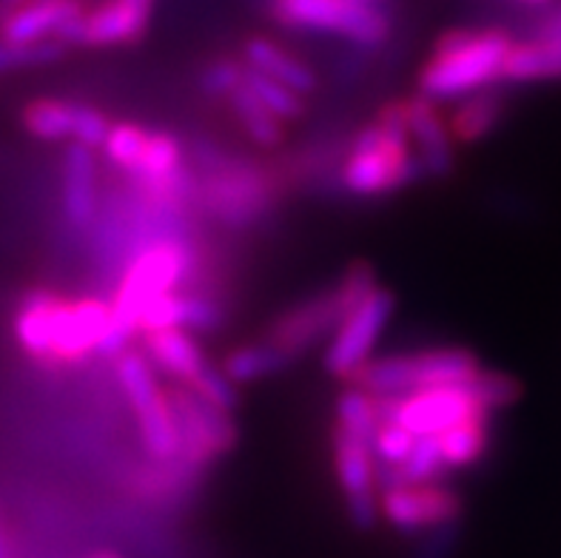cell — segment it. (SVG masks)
<instances>
[{
  "label": "cell",
  "mask_w": 561,
  "mask_h": 558,
  "mask_svg": "<svg viewBox=\"0 0 561 558\" xmlns=\"http://www.w3.org/2000/svg\"><path fill=\"white\" fill-rule=\"evenodd\" d=\"M112 305L98 297L66 299L51 291H32L18 305L14 337L32 360L71 365L103 354L112 337Z\"/></svg>",
  "instance_id": "6da1fadb"
},
{
  "label": "cell",
  "mask_w": 561,
  "mask_h": 558,
  "mask_svg": "<svg viewBox=\"0 0 561 558\" xmlns=\"http://www.w3.org/2000/svg\"><path fill=\"white\" fill-rule=\"evenodd\" d=\"M420 174V160L408 140L405 100H393L351 143L340 180L356 197H382L405 189Z\"/></svg>",
  "instance_id": "7a4b0ae2"
},
{
  "label": "cell",
  "mask_w": 561,
  "mask_h": 558,
  "mask_svg": "<svg viewBox=\"0 0 561 558\" xmlns=\"http://www.w3.org/2000/svg\"><path fill=\"white\" fill-rule=\"evenodd\" d=\"M194 251L178 237L151 240L126 262L123 280L114 291L112 305V337H108L103 354H123L128 340L137 333V319L146 311V305L154 299L169 297L185 276L192 274Z\"/></svg>",
  "instance_id": "3957f363"
},
{
  "label": "cell",
  "mask_w": 561,
  "mask_h": 558,
  "mask_svg": "<svg viewBox=\"0 0 561 558\" xmlns=\"http://www.w3.org/2000/svg\"><path fill=\"white\" fill-rule=\"evenodd\" d=\"M513 41L499 29H450L436 41L420 69V94L427 100H462L496 83Z\"/></svg>",
  "instance_id": "277c9868"
},
{
  "label": "cell",
  "mask_w": 561,
  "mask_h": 558,
  "mask_svg": "<svg viewBox=\"0 0 561 558\" xmlns=\"http://www.w3.org/2000/svg\"><path fill=\"white\" fill-rule=\"evenodd\" d=\"M374 288H377V276H374L368 265L359 262V265H354L348 274L342 276L334 288L322 291L317 297L294 305L283 317L274 319L263 340L291 365L297 356L306 354L313 342L322 340L325 333H334L342 317Z\"/></svg>",
  "instance_id": "5b68a950"
},
{
  "label": "cell",
  "mask_w": 561,
  "mask_h": 558,
  "mask_svg": "<svg viewBox=\"0 0 561 558\" xmlns=\"http://www.w3.org/2000/svg\"><path fill=\"white\" fill-rule=\"evenodd\" d=\"M479 371H482L479 360L465 348H436L420 354L368 360L351 376V382L370 396H405L425 388L470 385Z\"/></svg>",
  "instance_id": "8992f818"
},
{
  "label": "cell",
  "mask_w": 561,
  "mask_h": 558,
  "mask_svg": "<svg viewBox=\"0 0 561 558\" xmlns=\"http://www.w3.org/2000/svg\"><path fill=\"white\" fill-rule=\"evenodd\" d=\"M271 18L279 26L340 35L363 49H377L391 37V18L382 7L354 0H274Z\"/></svg>",
  "instance_id": "52a82bcc"
},
{
  "label": "cell",
  "mask_w": 561,
  "mask_h": 558,
  "mask_svg": "<svg viewBox=\"0 0 561 558\" xmlns=\"http://www.w3.org/2000/svg\"><path fill=\"white\" fill-rule=\"evenodd\" d=\"M374 399L382 422L402 424L416 439L442 436L450 428L491 417L479 405L470 385H445V388L413 390L405 396H374Z\"/></svg>",
  "instance_id": "ba28073f"
},
{
  "label": "cell",
  "mask_w": 561,
  "mask_h": 558,
  "mask_svg": "<svg viewBox=\"0 0 561 558\" xmlns=\"http://www.w3.org/2000/svg\"><path fill=\"white\" fill-rule=\"evenodd\" d=\"M117 379H121L128 405L135 410L142 447L149 453V459H154L157 465H174L180 453L178 424L171 413L169 394H163L157 385L149 360L135 351H123L117 360Z\"/></svg>",
  "instance_id": "9c48e42d"
},
{
  "label": "cell",
  "mask_w": 561,
  "mask_h": 558,
  "mask_svg": "<svg viewBox=\"0 0 561 558\" xmlns=\"http://www.w3.org/2000/svg\"><path fill=\"white\" fill-rule=\"evenodd\" d=\"M268 174L240 160H220L208 166L199 183V205L208 217L228 228H245L263 217L271 205Z\"/></svg>",
  "instance_id": "30bf717a"
},
{
  "label": "cell",
  "mask_w": 561,
  "mask_h": 558,
  "mask_svg": "<svg viewBox=\"0 0 561 558\" xmlns=\"http://www.w3.org/2000/svg\"><path fill=\"white\" fill-rule=\"evenodd\" d=\"M169 405L180 436V453L174 462L178 474H197L199 467L211 465L217 456L234 447L237 431L226 410L214 408L188 388L169 390Z\"/></svg>",
  "instance_id": "8fae6325"
},
{
  "label": "cell",
  "mask_w": 561,
  "mask_h": 558,
  "mask_svg": "<svg viewBox=\"0 0 561 558\" xmlns=\"http://www.w3.org/2000/svg\"><path fill=\"white\" fill-rule=\"evenodd\" d=\"M393 308H397V299H393L391 291L377 285L370 294H365L342 317L334 337L328 342L325 356H322V365H325L328 374L336 376V379H351L356 371L363 368L370 354H374V348H377L388 322H391Z\"/></svg>",
  "instance_id": "7c38bea8"
},
{
  "label": "cell",
  "mask_w": 561,
  "mask_h": 558,
  "mask_svg": "<svg viewBox=\"0 0 561 558\" xmlns=\"http://www.w3.org/2000/svg\"><path fill=\"white\" fill-rule=\"evenodd\" d=\"M334 470L356 531H374L379 522V467L370 439L334 428Z\"/></svg>",
  "instance_id": "4fadbf2b"
},
{
  "label": "cell",
  "mask_w": 561,
  "mask_h": 558,
  "mask_svg": "<svg viewBox=\"0 0 561 558\" xmlns=\"http://www.w3.org/2000/svg\"><path fill=\"white\" fill-rule=\"evenodd\" d=\"M462 513V499L439 481L425 485H391L379 496V516L402 533L439 531L456 524Z\"/></svg>",
  "instance_id": "5bb4252c"
},
{
  "label": "cell",
  "mask_w": 561,
  "mask_h": 558,
  "mask_svg": "<svg viewBox=\"0 0 561 558\" xmlns=\"http://www.w3.org/2000/svg\"><path fill=\"white\" fill-rule=\"evenodd\" d=\"M154 0H103L92 12L80 14V21L60 37L66 46H128L137 43L151 23Z\"/></svg>",
  "instance_id": "9a60e30c"
},
{
  "label": "cell",
  "mask_w": 561,
  "mask_h": 558,
  "mask_svg": "<svg viewBox=\"0 0 561 558\" xmlns=\"http://www.w3.org/2000/svg\"><path fill=\"white\" fill-rule=\"evenodd\" d=\"M405 126L408 140L413 143V155L420 160L422 174L431 178H445L454 169V137H450L448 123L436 112L434 100L425 94L405 100Z\"/></svg>",
  "instance_id": "2e32d148"
},
{
  "label": "cell",
  "mask_w": 561,
  "mask_h": 558,
  "mask_svg": "<svg viewBox=\"0 0 561 558\" xmlns=\"http://www.w3.org/2000/svg\"><path fill=\"white\" fill-rule=\"evenodd\" d=\"M83 12V0H28L0 21V37L9 43L60 41Z\"/></svg>",
  "instance_id": "e0dca14e"
},
{
  "label": "cell",
  "mask_w": 561,
  "mask_h": 558,
  "mask_svg": "<svg viewBox=\"0 0 561 558\" xmlns=\"http://www.w3.org/2000/svg\"><path fill=\"white\" fill-rule=\"evenodd\" d=\"M64 214L71 228H89L98 214V169L92 149L69 143L64 155Z\"/></svg>",
  "instance_id": "ac0fdd59"
},
{
  "label": "cell",
  "mask_w": 561,
  "mask_h": 558,
  "mask_svg": "<svg viewBox=\"0 0 561 558\" xmlns=\"http://www.w3.org/2000/svg\"><path fill=\"white\" fill-rule=\"evenodd\" d=\"M242 55H245V66L251 71H260L265 78L294 89V92L311 94L317 89V75L308 69V64H302L297 55H291L285 46L268 41V37H251Z\"/></svg>",
  "instance_id": "d6986e66"
},
{
  "label": "cell",
  "mask_w": 561,
  "mask_h": 558,
  "mask_svg": "<svg viewBox=\"0 0 561 558\" xmlns=\"http://www.w3.org/2000/svg\"><path fill=\"white\" fill-rule=\"evenodd\" d=\"M142 337H146V351H149L157 368L165 371V374L174 376L183 385H192L199 376V371L208 365L197 340L188 331H183V328H165V331L142 333Z\"/></svg>",
  "instance_id": "ffe728a7"
},
{
  "label": "cell",
  "mask_w": 561,
  "mask_h": 558,
  "mask_svg": "<svg viewBox=\"0 0 561 558\" xmlns=\"http://www.w3.org/2000/svg\"><path fill=\"white\" fill-rule=\"evenodd\" d=\"M23 128L35 140L43 143H75L78 135V121H80V106L75 103H64V100L41 98L32 100L21 114Z\"/></svg>",
  "instance_id": "44dd1931"
},
{
  "label": "cell",
  "mask_w": 561,
  "mask_h": 558,
  "mask_svg": "<svg viewBox=\"0 0 561 558\" xmlns=\"http://www.w3.org/2000/svg\"><path fill=\"white\" fill-rule=\"evenodd\" d=\"M505 103L496 92H477L459 100V106L450 114L448 128L454 143H477L488 137L502 121Z\"/></svg>",
  "instance_id": "7402d4cb"
},
{
  "label": "cell",
  "mask_w": 561,
  "mask_h": 558,
  "mask_svg": "<svg viewBox=\"0 0 561 558\" xmlns=\"http://www.w3.org/2000/svg\"><path fill=\"white\" fill-rule=\"evenodd\" d=\"M436 442H439V453L448 470L470 467L482 459L488 445H491V428H488V419H477V422L450 428L442 436H436Z\"/></svg>",
  "instance_id": "603a6c76"
},
{
  "label": "cell",
  "mask_w": 561,
  "mask_h": 558,
  "mask_svg": "<svg viewBox=\"0 0 561 558\" xmlns=\"http://www.w3.org/2000/svg\"><path fill=\"white\" fill-rule=\"evenodd\" d=\"M228 100H231V109H234V117L240 121L242 132H245L256 146H263V149H277L279 143L285 140L283 121H277V117H274V114L245 89V83H242Z\"/></svg>",
  "instance_id": "cb8c5ba5"
},
{
  "label": "cell",
  "mask_w": 561,
  "mask_h": 558,
  "mask_svg": "<svg viewBox=\"0 0 561 558\" xmlns=\"http://www.w3.org/2000/svg\"><path fill=\"white\" fill-rule=\"evenodd\" d=\"M283 368H288V362H285L265 340L234 348V351L222 360V374L234 382V385L265 379V376L279 374Z\"/></svg>",
  "instance_id": "d4e9b609"
},
{
  "label": "cell",
  "mask_w": 561,
  "mask_h": 558,
  "mask_svg": "<svg viewBox=\"0 0 561 558\" xmlns=\"http://www.w3.org/2000/svg\"><path fill=\"white\" fill-rule=\"evenodd\" d=\"M242 83H245V89H249V92L254 94L277 121H299V117L306 114V94L294 92V89L277 83V80L265 78L260 71H251L249 66H245V78H242Z\"/></svg>",
  "instance_id": "484cf974"
},
{
  "label": "cell",
  "mask_w": 561,
  "mask_h": 558,
  "mask_svg": "<svg viewBox=\"0 0 561 558\" xmlns=\"http://www.w3.org/2000/svg\"><path fill=\"white\" fill-rule=\"evenodd\" d=\"M382 424L379 419L377 399L365 394L363 388H348L336 399V428H345L351 433H359L365 439H374L377 428Z\"/></svg>",
  "instance_id": "4316f807"
},
{
  "label": "cell",
  "mask_w": 561,
  "mask_h": 558,
  "mask_svg": "<svg viewBox=\"0 0 561 558\" xmlns=\"http://www.w3.org/2000/svg\"><path fill=\"white\" fill-rule=\"evenodd\" d=\"M66 55V43H9L0 37V75L14 69H35V66H49Z\"/></svg>",
  "instance_id": "83f0119b"
},
{
  "label": "cell",
  "mask_w": 561,
  "mask_h": 558,
  "mask_svg": "<svg viewBox=\"0 0 561 558\" xmlns=\"http://www.w3.org/2000/svg\"><path fill=\"white\" fill-rule=\"evenodd\" d=\"M149 140V132L140 126H131V123H117L108 132L106 143H103V151H106V160L114 169L131 174V169L137 166L142 155V146Z\"/></svg>",
  "instance_id": "f1b7e54d"
},
{
  "label": "cell",
  "mask_w": 561,
  "mask_h": 558,
  "mask_svg": "<svg viewBox=\"0 0 561 558\" xmlns=\"http://www.w3.org/2000/svg\"><path fill=\"white\" fill-rule=\"evenodd\" d=\"M470 388H473L479 405H482L488 413H493V410H499V408H507V405H513L522 396L519 382L513 379V376L502 374V371H484L482 368L479 371L477 379L470 382Z\"/></svg>",
  "instance_id": "f546056e"
},
{
  "label": "cell",
  "mask_w": 561,
  "mask_h": 558,
  "mask_svg": "<svg viewBox=\"0 0 561 558\" xmlns=\"http://www.w3.org/2000/svg\"><path fill=\"white\" fill-rule=\"evenodd\" d=\"M413 442H416V436L408 433L402 424L382 422L370 439V447H374V456L382 462L379 467H399L413 451Z\"/></svg>",
  "instance_id": "4dcf8cb0"
},
{
  "label": "cell",
  "mask_w": 561,
  "mask_h": 558,
  "mask_svg": "<svg viewBox=\"0 0 561 558\" xmlns=\"http://www.w3.org/2000/svg\"><path fill=\"white\" fill-rule=\"evenodd\" d=\"M183 388L197 394L199 399H206V402L214 405V408L226 410V413H231V410L237 408L234 382L222 374V368H214L211 362H208L206 368L199 371V376L192 382V385H183Z\"/></svg>",
  "instance_id": "1f68e13d"
},
{
  "label": "cell",
  "mask_w": 561,
  "mask_h": 558,
  "mask_svg": "<svg viewBox=\"0 0 561 558\" xmlns=\"http://www.w3.org/2000/svg\"><path fill=\"white\" fill-rule=\"evenodd\" d=\"M242 78H245V66L234 60H214L199 75V86L208 98H231L242 86Z\"/></svg>",
  "instance_id": "d6a6232c"
},
{
  "label": "cell",
  "mask_w": 561,
  "mask_h": 558,
  "mask_svg": "<svg viewBox=\"0 0 561 558\" xmlns=\"http://www.w3.org/2000/svg\"><path fill=\"white\" fill-rule=\"evenodd\" d=\"M456 538V524H445L439 531H431L427 542L422 545L420 558H448L450 547H454Z\"/></svg>",
  "instance_id": "836d02e7"
},
{
  "label": "cell",
  "mask_w": 561,
  "mask_h": 558,
  "mask_svg": "<svg viewBox=\"0 0 561 558\" xmlns=\"http://www.w3.org/2000/svg\"><path fill=\"white\" fill-rule=\"evenodd\" d=\"M536 41H561V9L550 12L536 29Z\"/></svg>",
  "instance_id": "e575fe53"
},
{
  "label": "cell",
  "mask_w": 561,
  "mask_h": 558,
  "mask_svg": "<svg viewBox=\"0 0 561 558\" xmlns=\"http://www.w3.org/2000/svg\"><path fill=\"white\" fill-rule=\"evenodd\" d=\"M23 3H28V0H0V21H3L7 14H12L14 9H21Z\"/></svg>",
  "instance_id": "d590c367"
},
{
  "label": "cell",
  "mask_w": 561,
  "mask_h": 558,
  "mask_svg": "<svg viewBox=\"0 0 561 558\" xmlns=\"http://www.w3.org/2000/svg\"><path fill=\"white\" fill-rule=\"evenodd\" d=\"M89 558H123V556H121V553H114V550H98V553H92Z\"/></svg>",
  "instance_id": "8d00e7d4"
},
{
  "label": "cell",
  "mask_w": 561,
  "mask_h": 558,
  "mask_svg": "<svg viewBox=\"0 0 561 558\" xmlns=\"http://www.w3.org/2000/svg\"><path fill=\"white\" fill-rule=\"evenodd\" d=\"M354 3H363V7H382L385 0H354Z\"/></svg>",
  "instance_id": "74e56055"
},
{
  "label": "cell",
  "mask_w": 561,
  "mask_h": 558,
  "mask_svg": "<svg viewBox=\"0 0 561 558\" xmlns=\"http://www.w3.org/2000/svg\"><path fill=\"white\" fill-rule=\"evenodd\" d=\"M0 558H9V553H7V547H3V542H0Z\"/></svg>",
  "instance_id": "f35d334b"
},
{
  "label": "cell",
  "mask_w": 561,
  "mask_h": 558,
  "mask_svg": "<svg viewBox=\"0 0 561 558\" xmlns=\"http://www.w3.org/2000/svg\"><path fill=\"white\" fill-rule=\"evenodd\" d=\"M525 3H548V0H525Z\"/></svg>",
  "instance_id": "ab89813d"
}]
</instances>
